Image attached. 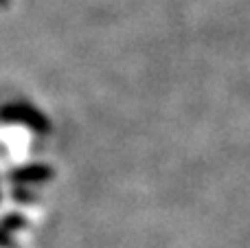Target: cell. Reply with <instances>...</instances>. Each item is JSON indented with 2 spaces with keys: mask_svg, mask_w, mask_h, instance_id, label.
<instances>
[{
  "mask_svg": "<svg viewBox=\"0 0 250 248\" xmlns=\"http://www.w3.org/2000/svg\"><path fill=\"white\" fill-rule=\"evenodd\" d=\"M11 178L20 185H38V183H44V180H51L53 169L48 165H29L13 171Z\"/></svg>",
  "mask_w": 250,
  "mask_h": 248,
  "instance_id": "cell-1",
  "label": "cell"
}]
</instances>
